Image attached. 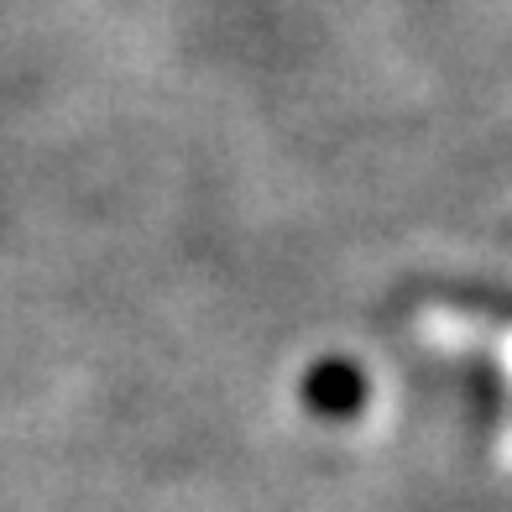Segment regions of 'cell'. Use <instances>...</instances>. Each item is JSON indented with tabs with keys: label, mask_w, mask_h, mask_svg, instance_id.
Wrapping results in <instances>:
<instances>
[{
	"label": "cell",
	"mask_w": 512,
	"mask_h": 512,
	"mask_svg": "<svg viewBox=\"0 0 512 512\" xmlns=\"http://www.w3.org/2000/svg\"><path fill=\"white\" fill-rule=\"evenodd\" d=\"M304 403L324 418H351L361 403H366V371L356 361H319L309 377H304Z\"/></svg>",
	"instance_id": "6da1fadb"
}]
</instances>
